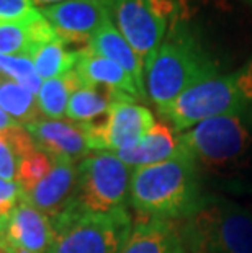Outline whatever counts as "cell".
<instances>
[{
  "instance_id": "cell-21",
  "label": "cell",
  "mask_w": 252,
  "mask_h": 253,
  "mask_svg": "<svg viewBox=\"0 0 252 253\" xmlns=\"http://www.w3.org/2000/svg\"><path fill=\"white\" fill-rule=\"evenodd\" d=\"M80 87L84 85L74 71L62 77L45 80L36 95L40 113L46 120H62L67 113V105L72 93Z\"/></svg>"
},
{
  "instance_id": "cell-5",
  "label": "cell",
  "mask_w": 252,
  "mask_h": 253,
  "mask_svg": "<svg viewBox=\"0 0 252 253\" xmlns=\"http://www.w3.org/2000/svg\"><path fill=\"white\" fill-rule=\"evenodd\" d=\"M133 224L128 209L99 214L69 203L52 219V253H120Z\"/></svg>"
},
{
  "instance_id": "cell-26",
  "label": "cell",
  "mask_w": 252,
  "mask_h": 253,
  "mask_svg": "<svg viewBox=\"0 0 252 253\" xmlns=\"http://www.w3.org/2000/svg\"><path fill=\"white\" fill-rule=\"evenodd\" d=\"M40 15L33 0H0V21H31Z\"/></svg>"
},
{
  "instance_id": "cell-1",
  "label": "cell",
  "mask_w": 252,
  "mask_h": 253,
  "mask_svg": "<svg viewBox=\"0 0 252 253\" xmlns=\"http://www.w3.org/2000/svg\"><path fill=\"white\" fill-rule=\"evenodd\" d=\"M219 75L218 64L185 25L169 28L162 44L144 66L146 95L159 113L197 84Z\"/></svg>"
},
{
  "instance_id": "cell-28",
  "label": "cell",
  "mask_w": 252,
  "mask_h": 253,
  "mask_svg": "<svg viewBox=\"0 0 252 253\" xmlns=\"http://www.w3.org/2000/svg\"><path fill=\"white\" fill-rule=\"evenodd\" d=\"M236 77H238V82L241 85V90H243L244 96L252 105V57L239 71H236Z\"/></svg>"
},
{
  "instance_id": "cell-11",
  "label": "cell",
  "mask_w": 252,
  "mask_h": 253,
  "mask_svg": "<svg viewBox=\"0 0 252 253\" xmlns=\"http://www.w3.org/2000/svg\"><path fill=\"white\" fill-rule=\"evenodd\" d=\"M25 127L31 134L36 147L46 152L51 159L79 164L92 154L84 123L40 118L38 121Z\"/></svg>"
},
{
  "instance_id": "cell-24",
  "label": "cell",
  "mask_w": 252,
  "mask_h": 253,
  "mask_svg": "<svg viewBox=\"0 0 252 253\" xmlns=\"http://www.w3.org/2000/svg\"><path fill=\"white\" fill-rule=\"evenodd\" d=\"M0 75L15 80L33 95H38L43 85V79L36 74L31 57L0 54Z\"/></svg>"
},
{
  "instance_id": "cell-13",
  "label": "cell",
  "mask_w": 252,
  "mask_h": 253,
  "mask_svg": "<svg viewBox=\"0 0 252 253\" xmlns=\"http://www.w3.org/2000/svg\"><path fill=\"white\" fill-rule=\"evenodd\" d=\"M77 183V164L71 160L52 159V169L33 190L21 193V201L31 204L51 220L74 196Z\"/></svg>"
},
{
  "instance_id": "cell-17",
  "label": "cell",
  "mask_w": 252,
  "mask_h": 253,
  "mask_svg": "<svg viewBox=\"0 0 252 253\" xmlns=\"http://www.w3.org/2000/svg\"><path fill=\"white\" fill-rule=\"evenodd\" d=\"M59 38L43 13L31 21H0V54L30 57L40 42Z\"/></svg>"
},
{
  "instance_id": "cell-20",
  "label": "cell",
  "mask_w": 252,
  "mask_h": 253,
  "mask_svg": "<svg viewBox=\"0 0 252 253\" xmlns=\"http://www.w3.org/2000/svg\"><path fill=\"white\" fill-rule=\"evenodd\" d=\"M36 74L45 80L57 79L74 71L77 62V51H69L61 38L40 42L31 52Z\"/></svg>"
},
{
  "instance_id": "cell-3",
  "label": "cell",
  "mask_w": 252,
  "mask_h": 253,
  "mask_svg": "<svg viewBox=\"0 0 252 253\" xmlns=\"http://www.w3.org/2000/svg\"><path fill=\"white\" fill-rule=\"evenodd\" d=\"M187 253H252V212L229 199L208 198L180 225Z\"/></svg>"
},
{
  "instance_id": "cell-14",
  "label": "cell",
  "mask_w": 252,
  "mask_h": 253,
  "mask_svg": "<svg viewBox=\"0 0 252 253\" xmlns=\"http://www.w3.org/2000/svg\"><path fill=\"white\" fill-rule=\"evenodd\" d=\"M74 72L77 74L84 87H105L130 95L135 100H144L135 80L125 69L110 59L99 56L87 46L77 51Z\"/></svg>"
},
{
  "instance_id": "cell-8",
  "label": "cell",
  "mask_w": 252,
  "mask_h": 253,
  "mask_svg": "<svg viewBox=\"0 0 252 253\" xmlns=\"http://www.w3.org/2000/svg\"><path fill=\"white\" fill-rule=\"evenodd\" d=\"M175 8L174 0H110L111 20L144 66L162 44Z\"/></svg>"
},
{
  "instance_id": "cell-30",
  "label": "cell",
  "mask_w": 252,
  "mask_h": 253,
  "mask_svg": "<svg viewBox=\"0 0 252 253\" xmlns=\"http://www.w3.org/2000/svg\"><path fill=\"white\" fill-rule=\"evenodd\" d=\"M62 2H67V0H33L35 7H51V5H57V3H62Z\"/></svg>"
},
{
  "instance_id": "cell-25",
  "label": "cell",
  "mask_w": 252,
  "mask_h": 253,
  "mask_svg": "<svg viewBox=\"0 0 252 253\" xmlns=\"http://www.w3.org/2000/svg\"><path fill=\"white\" fill-rule=\"evenodd\" d=\"M51 169H52V159L46 152L35 147L21 159L15 181L20 185L21 193H26L33 190L43 178H46Z\"/></svg>"
},
{
  "instance_id": "cell-27",
  "label": "cell",
  "mask_w": 252,
  "mask_h": 253,
  "mask_svg": "<svg viewBox=\"0 0 252 253\" xmlns=\"http://www.w3.org/2000/svg\"><path fill=\"white\" fill-rule=\"evenodd\" d=\"M21 199V188L17 181L0 178V216L10 217Z\"/></svg>"
},
{
  "instance_id": "cell-18",
  "label": "cell",
  "mask_w": 252,
  "mask_h": 253,
  "mask_svg": "<svg viewBox=\"0 0 252 253\" xmlns=\"http://www.w3.org/2000/svg\"><path fill=\"white\" fill-rule=\"evenodd\" d=\"M123 162L131 169L165 162L177 155V136L174 127L165 123H155L143 141L135 147L116 152Z\"/></svg>"
},
{
  "instance_id": "cell-29",
  "label": "cell",
  "mask_w": 252,
  "mask_h": 253,
  "mask_svg": "<svg viewBox=\"0 0 252 253\" xmlns=\"http://www.w3.org/2000/svg\"><path fill=\"white\" fill-rule=\"evenodd\" d=\"M15 125H17V123L2 110V106H0V131H3V129H7V127H12Z\"/></svg>"
},
{
  "instance_id": "cell-12",
  "label": "cell",
  "mask_w": 252,
  "mask_h": 253,
  "mask_svg": "<svg viewBox=\"0 0 252 253\" xmlns=\"http://www.w3.org/2000/svg\"><path fill=\"white\" fill-rule=\"evenodd\" d=\"M5 240L18 253H50L54 245L52 220L20 199L8 217Z\"/></svg>"
},
{
  "instance_id": "cell-16",
  "label": "cell",
  "mask_w": 252,
  "mask_h": 253,
  "mask_svg": "<svg viewBox=\"0 0 252 253\" xmlns=\"http://www.w3.org/2000/svg\"><path fill=\"white\" fill-rule=\"evenodd\" d=\"M87 47L94 52H97L99 56L110 59V61L116 62L118 66L125 69L135 80V84L138 85L144 98H148L146 84H144V62L136 54V51L130 46V42L118 31L113 20H106L95 31L94 36L87 42Z\"/></svg>"
},
{
  "instance_id": "cell-32",
  "label": "cell",
  "mask_w": 252,
  "mask_h": 253,
  "mask_svg": "<svg viewBox=\"0 0 252 253\" xmlns=\"http://www.w3.org/2000/svg\"><path fill=\"white\" fill-rule=\"evenodd\" d=\"M243 2H244V3H248V5H251V7H252V0H243Z\"/></svg>"
},
{
  "instance_id": "cell-9",
  "label": "cell",
  "mask_w": 252,
  "mask_h": 253,
  "mask_svg": "<svg viewBox=\"0 0 252 253\" xmlns=\"http://www.w3.org/2000/svg\"><path fill=\"white\" fill-rule=\"evenodd\" d=\"M92 154L120 152L135 147L155 125L154 115L146 106L131 100L111 103L108 113L99 121L84 123Z\"/></svg>"
},
{
  "instance_id": "cell-6",
  "label": "cell",
  "mask_w": 252,
  "mask_h": 253,
  "mask_svg": "<svg viewBox=\"0 0 252 253\" xmlns=\"http://www.w3.org/2000/svg\"><path fill=\"white\" fill-rule=\"evenodd\" d=\"M131 167L113 152H97L77 164L76 191L69 203L89 212H113L130 203Z\"/></svg>"
},
{
  "instance_id": "cell-4",
  "label": "cell",
  "mask_w": 252,
  "mask_h": 253,
  "mask_svg": "<svg viewBox=\"0 0 252 253\" xmlns=\"http://www.w3.org/2000/svg\"><path fill=\"white\" fill-rule=\"evenodd\" d=\"M252 144V116L248 110L219 115L177 136V154L198 169H224L243 157Z\"/></svg>"
},
{
  "instance_id": "cell-22",
  "label": "cell",
  "mask_w": 252,
  "mask_h": 253,
  "mask_svg": "<svg viewBox=\"0 0 252 253\" xmlns=\"http://www.w3.org/2000/svg\"><path fill=\"white\" fill-rule=\"evenodd\" d=\"M0 106L20 126H28L41 118L36 95L3 75H0Z\"/></svg>"
},
{
  "instance_id": "cell-7",
  "label": "cell",
  "mask_w": 252,
  "mask_h": 253,
  "mask_svg": "<svg viewBox=\"0 0 252 253\" xmlns=\"http://www.w3.org/2000/svg\"><path fill=\"white\" fill-rule=\"evenodd\" d=\"M238 80L233 74L216 75L197 84L184 91L172 105H169L160 115L167 120L174 129L184 132L198 123L219 115L248 110Z\"/></svg>"
},
{
  "instance_id": "cell-10",
  "label": "cell",
  "mask_w": 252,
  "mask_h": 253,
  "mask_svg": "<svg viewBox=\"0 0 252 253\" xmlns=\"http://www.w3.org/2000/svg\"><path fill=\"white\" fill-rule=\"evenodd\" d=\"M40 12L66 44L89 42L95 31L111 18L110 0H67L40 8Z\"/></svg>"
},
{
  "instance_id": "cell-23",
  "label": "cell",
  "mask_w": 252,
  "mask_h": 253,
  "mask_svg": "<svg viewBox=\"0 0 252 253\" xmlns=\"http://www.w3.org/2000/svg\"><path fill=\"white\" fill-rule=\"evenodd\" d=\"M36 147L25 126L15 125L0 131V178L15 181L21 159Z\"/></svg>"
},
{
  "instance_id": "cell-33",
  "label": "cell",
  "mask_w": 252,
  "mask_h": 253,
  "mask_svg": "<svg viewBox=\"0 0 252 253\" xmlns=\"http://www.w3.org/2000/svg\"><path fill=\"white\" fill-rule=\"evenodd\" d=\"M50 253H52V252H50Z\"/></svg>"
},
{
  "instance_id": "cell-31",
  "label": "cell",
  "mask_w": 252,
  "mask_h": 253,
  "mask_svg": "<svg viewBox=\"0 0 252 253\" xmlns=\"http://www.w3.org/2000/svg\"><path fill=\"white\" fill-rule=\"evenodd\" d=\"M7 225H8V217L0 216V242L5 240V235H7Z\"/></svg>"
},
{
  "instance_id": "cell-15",
  "label": "cell",
  "mask_w": 252,
  "mask_h": 253,
  "mask_svg": "<svg viewBox=\"0 0 252 253\" xmlns=\"http://www.w3.org/2000/svg\"><path fill=\"white\" fill-rule=\"evenodd\" d=\"M120 253H187L180 227L172 220L141 216Z\"/></svg>"
},
{
  "instance_id": "cell-2",
  "label": "cell",
  "mask_w": 252,
  "mask_h": 253,
  "mask_svg": "<svg viewBox=\"0 0 252 253\" xmlns=\"http://www.w3.org/2000/svg\"><path fill=\"white\" fill-rule=\"evenodd\" d=\"M206 199L198 167L184 155L133 170L130 204L144 217L185 220Z\"/></svg>"
},
{
  "instance_id": "cell-19",
  "label": "cell",
  "mask_w": 252,
  "mask_h": 253,
  "mask_svg": "<svg viewBox=\"0 0 252 253\" xmlns=\"http://www.w3.org/2000/svg\"><path fill=\"white\" fill-rule=\"evenodd\" d=\"M118 100H131L130 95L105 87H80L72 93L67 105L66 116L76 123H94L108 113L111 103Z\"/></svg>"
}]
</instances>
